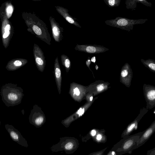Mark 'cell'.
I'll return each instance as SVG.
<instances>
[{"mask_svg": "<svg viewBox=\"0 0 155 155\" xmlns=\"http://www.w3.org/2000/svg\"><path fill=\"white\" fill-rule=\"evenodd\" d=\"M28 31L49 45L51 38L46 25L34 14L23 13Z\"/></svg>", "mask_w": 155, "mask_h": 155, "instance_id": "obj_1", "label": "cell"}, {"mask_svg": "<svg viewBox=\"0 0 155 155\" xmlns=\"http://www.w3.org/2000/svg\"><path fill=\"white\" fill-rule=\"evenodd\" d=\"M23 89L17 84H6L1 89L2 100L7 107H13L20 104L24 94Z\"/></svg>", "mask_w": 155, "mask_h": 155, "instance_id": "obj_2", "label": "cell"}, {"mask_svg": "<svg viewBox=\"0 0 155 155\" xmlns=\"http://www.w3.org/2000/svg\"><path fill=\"white\" fill-rule=\"evenodd\" d=\"M147 20V19H133L117 17L114 19L107 20L104 22L107 25L130 31L133 29L134 25L143 24Z\"/></svg>", "mask_w": 155, "mask_h": 155, "instance_id": "obj_3", "label": "cell"}, {"mask_svg": "<svg viewBox=\"0 0 155 155\" xmlns=\"http://www.w3.org/2000/svg\"><path fill=\"white\" fill-rule=\"evenodd\" d=\"M29 123L36 127H41L45 122V115L41 107L35 104L29 117Z\"/></svg>", "mask_w": 155, "mask_h": 155, "instance_id": "obj_4", "label": "cell"}, {"mask_svg": "<svg viewBox=\"0 0 155 155\" xmlns=\"http://www.w3.org/2000/svg\"><path fill=\"white\" fill-rule=\"evenodd\" d=\"M1 30L2 44L4 48H6L13 36V28L8 21L4 20L2 21Z\"/></svg>", "mask_w": 155, "mask_h": 155, "instance_id": "obj_5", "label": "cell"}, {"mask_svg": "<svg viewBox=\"0 0 155 155\" xmlns=\"http://www.w3.org/2000/svg\"><path fill=\"white\" fill-rule=\"evenodd\" d=\"M5 128L9 133L10 137L14 141L26 148L28 147L27 141L23 137L20 132L13 126L7 124Z\"/></svg>", "mask_w": 155, "mask_h": 155, "instance_id": "obj_6", "label": "cell"}, {"mask_svg": "<svg viewBox=\"0 0 155 155\" xmlns=\"http://www.w3.org/2000/svg\"><path fill=\"white\" fill-rule=\"evenodd\" d=\"M143 90L147 103L146 108L150 110L155 107V87L144 84Z\"/></svg>", "mask_w": 155, "mask_h": 155, "instance_id": "obj_7", "label": "cell"}, {"mask_svg": "<svg viewBox=\"0 0 155 155\" xmlns=\"http://www.w3.org/2000/svg\"><path fill=\"white\" fill-rule=\"evenodd\" d=\"M75 50L89 54H99L104 52L109 49L103 46L96 45L77 44L74 48Z\"/></svg>", "mask_w": 155, "mask_h": 155, "instance_id": "obj_8", "label": "cell"}, {"mask_svg": "<svg viewBox=\"0 0 155 155\" xmlns=\"http://www.w3.org/2000/svg\"><path fill=\"white\" fill-rule=\"evenodd\" d=\"M33 52L36 66L39 71L43 72L46 65L44 53L40 47L35 43L34 45Z\"/></svg>", "mask_w": 155, "mask_h": 155, "instance_id": "obj_9", "label": "cell"}, {"mask_svg": "<svg viewBox=\"0 0 155 155\" xmlns=\"http://www.w3.org/2000/svg\"><path fill=\"white\" fill-rule=\"evenodd\" d=\"M132 77V70L129 64L126 63L122 67L121 70L120 81L127 87H129L130 85Z\"/></svg>", "mask_w": 155, "mask_h": 155, "instance_id": "obj_10", "label": "cell"}, {"mask_svg": "<svg viewBox=\"0 0 155 155\" xmlns=\"http://www.w3.org/2000/svg\"><path fill=\"white\" fill-rule=\"evenodd\" d=\"M155 132V120L150 126L143 131V133L137 143L134 150L143 145L150 138Z\"/></svg>", "mask_w": 155, "mask_h": 155, "instance_id": "obj_11", "label": "cell"}, {"mask_svg": "<svg viewBox=\"0 0 155 155\" xmlns=\"http://www.w3.org/2000/svg\"><path fill=\"white\" fill-rule=\"evenodd\" d=\"M50 20L51 27L53 38L56 42H60L63 38V28L51 17H50Z\"/></svg>", "mask_w": 155, "mask_h": 155, "instance_id": "obj_12", "label": "cell"}, {"mask_svg": "<svg viewBox=\"0 0 155 155\" xmlns=\"http://www.w3.org/2000/svg\"><path fill=\"white\" fill-rule=\"evenodd\" d=\"M149 110L143 107L140 109V113L136 118L128 126L125 132V134L127 135H130L134 130H136L138 127L139 122L148 111Z\"/></svg>", "mask_w": 155, "mask_h": 155, "instance_id": "obj_13", "label": "cell"}, {"mask_svg": "<svg viewBox=\"0 0 155 155\" xmlns=\"http://www.w3.org/2000/svg\"><path fill=\"white\" fill-rule=\"evenodd\" d=\"M28 62V60L24 58H17L9 61L6 66V69L12 71L17 70L25 65Z\"/></svg>", "mask_w": 155, "mask_h": 155, "instance_id": "obj_14", "label": "cell"}, {"mask_svg": "<svg viewBox=\"0 0 155 155\" xmlns=\"http://www.w3.org/2000/svg\"><path fill=\"white\" fill-rule=\"evenodd\" d=\"M53 73L58 92L59 94H60L61 91L62 77L61 68L58 56L54 61Z\"/></svg>", "mask_w": 155, "mask_h": 155, "instance_id": "obj_15", "label": "cell"}, {"mask_svg": "<svg viewBox=\"0 0 155 155\" xmlns=\"http://www.w3.org/2000/svg\"><path fill=\"white\" fill-rule=\"evenodd\" d=\"M58 12L69 23L76 27L81 28V27L76 20V18L71 16L68 13V10L64 7L57 6L56 7Z\"/></svg>", "mask_w": 155, "mask_h": 155, "instance_id": "obj_16", "label": "cell"}, {"mask_svg": "<svg viewBox=\"0 0 155 155\" xmlns=\"http://www.w3.org/2000/svg\"><path fill=\"white\" fill-rule=\"evenodd\" d=\"M137 3H141L150 7H151L152 5V3L147 0H125L126 7L127 9H130L132 10H135Z\"/></svg>", "mask_w": 155, "mask_h": 155, "instance_id": "obj_17", "label": "cell"}, {"mask_svg": "<svg viewBox=\"0 0 155 155\" xmlns=\"http://www.w3.org/2000/svg\"><path fill=\"white\" fill-rule=\"evenodd\" d=\"M62 65L64 67L66 71L68 73L71 67V62L69 58L65 54H62L61 56Z\"/></svg>", "mask_w": 155, "mask_h": 155, "instance_id": "obj_18", "label": "cell"}, {"mask_svg": "<svg viewBox=\"0 0 155 155\" xmlns=\"http://www.w3.org/2000/svg\"><path fill=\"white\" fill-rule=\"evenodd\" d=\"M142 62L150 69L155 72V61L153 60L148 59L144 60L142 59L141 60Z\"/></svg>", "mask_w": 155, "mask_h": 155, "instance_id": "obj_19", "label": "cell"}, {"mask_svg": "<svg viewBox=\"0 0 155 155\" xmlns=\"http://www.w3.org/2000/svg\"><path fill=\"white\" fill-rule=\"evenodd\" d=\"M105 3L109 7L114 8L119 6L121 0H104Z\"/></svg>", "mask_w": 155, "mask_h": 155, "instance_id": "obj_20", "label": "cell"}, {"mask_svg": "<svg viewBox=\"0 0 155 155\" xmlns=\"http://www.w3.org/2000/svg\"><path fill=\"white\" fill-rule=\"evenodd\" d=\"M13 11V7L11 5H8L6 8L7 17L9 18L12 15Z\"/></svg>", "mask_w": 155, "mask_h": 155, "instance_id": "obj_21", "label": "cell"}, {"mask_svg": "<svg viewBox=\"0 0 155 155\" xmlns=\"http://www.w3.org/2000/svg\"><path fill=\"white\" fill-rule=\"evenodd\" d=\"M91 60L90 59V57H89L88 58V59H87V60L86 61V65L87 67L92 72L94 78L95 77L93 73V71H92V70H91V69L90 68V65L91 64Z\"/></svg>", "mask_w": 155, "mask_h": 155, "instance_id": "obj_22", "label": "cell"}, {"mask_svg": "<svg viewBox=\"0 0 155 155\" xmlns=\"http://www.w3.org/2000/svg\"><path fill=\"white\" fill-rule=\"evenodd\" d=\"M147 155H155V147L147 151Z\"/></svg>", "mask_w": 155, "mask_h": 155, "instance_id": "obj_23", "label": "cell"}, {"mask_svg": "<svg viewBox=\"0 0 155 155\" xmlns=\"http://www.w3.org/2000/svg\"><path fill=\"white\" fill-rule=\"evenodd\" d=\"M73 92L74 94H75L77 95H79L80 94V92L79 91V89L78 88V87H74L73 89Z\"/></svg>", "mask_w": 155, "mask_h": 155, "instance_id": "obj_24", "label": "cell"}, {"mask_svg": "<svg viewBox=\"0 0 155 155\" xmlns=\"http://www.w3.org/2000/svg\"><path fill=\"white\" fill-rule=\"evenodd\" d=\"M84 112V109H82V108H80L78 111V113L79 115H81Z\"/></svg>", "mask_w": 155, "mask_h": 155, "instance_id": "obj_25", "label": "cell"}, {"mask_svg": "<svg viewBox=\"0 0 155 155\" xmlns=\"http://www.w3.org/2000/svg\"><path fill=\"white\" fill-rule=\"evenodd\" d=\"M91 61L93 63H94V64H95L96 61V58L95 56L93 57L91 59Z\"/></svg>", "mask_w": 155, "mask_h": 155, "instance_id": "obj_26", "label": "cell"}, {"mask_svg": "<svg viewBox=\"0 0 155 155\" xmlns=\"http://www.w3.org/2000/svg\"><path fill=\"white\" fill-rule=\"evenodd\" d=\"M91 134L92 136H94L96 134V131L94 130H92L91 131Z\"/></svg>", "mask_w": 155, "mask_h": 155, "instance_id": "obj_27", "label": "cell"}, {"mask_svg": "<svg viewBox=\"0 0 155 155\" xmlns=\"http://www.w3.org/2000/svg\"><path fill=\"white\" fill-rule=\"evenodd\" d=\"M101 135L98 134V135H97V140H100L101 139Z\"/></svg>", "mask_w": 155, "mask_h": 155, "instance_id": "obj_28", "label": "cell"}, {"mask_svg": "<svg viewBox=\"0 0 155 155\" xmlns=\"http://www.w3.org/2000/svg\"><path fill=\"white\" fill-rule=\"evenodd\" d=\"M95 68L96 70H97L99 68L97 64H96Z\"/></svg>", "mask_w": 155, "mask_h": 155, "instance_id": "obj_29", "label": "cell"}, {"mask_svg": "<svg viewBox=\"0 0 155 155\" xmlns=\"http://www.w3.org/2000/svg\"><path fill=\"white\" fill-rule=\"evenodd\" d=\"M21 112L24 115V110H21Z\"/></svg>", "mask_w": 155, "mask_h": 155, "instance_id": "obj_30", "label": "cell"}, {"mask_svg": "<svg viewBox=\"0 0 155 155\" xmlns=\"http://www.w3.org/2000/svg\"><path fill=\"white\" fill-rule=\"evenodd\" d=\"M93 99V97H90V100L91 101Z\"/></svg>", "mask_w": 155, "mask_h": 155, "instance_id": "obj_31", "label": "cell"}, {"mask_svg": "<svg viewBox=\"0 0 155 155\" xmlns=\"http://www.w3.org/2000/svg\"><path fill=\"white\" fill-rule=\"evenodd\" d=\"M112 154H113V155H114V152H112Z\"/></svg>", "mask_w": 155, "mask_h": 155, "instance_id": "obj_32", "label": "cell"}, {"mask_svg": "<svg viewBox=\"0 0 155 155\" xmlns=\"http://www.w3.org/2000/svg\"><path fill=\"white\" fill-rule=\"evenodd\" d=\"M33 0L35 1H41V0Z\"/></svg>", "mask_w": 155, "mask_h": 155, "instance_id": "obj_33", "label": "cell"}]
</instances>
